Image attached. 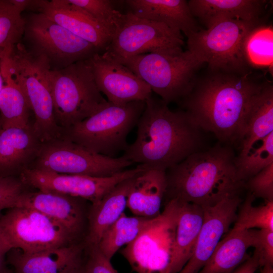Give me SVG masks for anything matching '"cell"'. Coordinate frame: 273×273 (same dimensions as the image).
I'll return each mask as SVG.
<instances>
[{
    "label": "cell",
    "mask_w": 273,
    "mask_h": 273,
    "mask_svg": "<svg viewBox=\"0 0 273 273\" xmlns=\"http://www.w3.org/2000/svg\"><path fill=\"white\" fill-rule=\"evenodd\" d=\"M145 102L136 138L125 150V158L146 170L166 171L201 150L202 130L186 111H172L152 95Z\"/></svg>",
    "instance_id": "obj_1"
},
{
    "label": "cell",
    "mask_w": 273,
    "mask_h": 273,
    "mask_svg": "<svg viewBox=\"0 0 273 273\" xmlns=\"http://www.w3.org/2000/svg\"><path fill=\"white\" fill-rule=\"evenodd\" d=\"M261 84L247 74L220 72L193 87L181 102L202 130L212 133L221 143L240 144L245 115Z\"/></svg>",
    "instance_id": "obj_2"
},
{
    "label": "cell",
    "mask_w": 273,
    "mask_h": 273,
    "mask_svg": "<svg viewBox=\"0 0 273 273\" xmlns=\"http://www.w3.org/2000/svg\"><path fill=\"white\" fill-rule=\"evenodd\" d=\"M235 158L233 148L225 144L192 154L166 170L164 197L204 207L238 195L245 183L238 177Z\"/></svg>",
    "instance_id": "obj_3"
},
{
    "label": "cell",
    "mask_w": 273,
    "mask_h": 273,
    "mask_svg": "<svg viewBox=\"0 0 273 273\" xmlns=\"http://www.w3.org/2000/svg\"><path fill=\"white\" fill-rule=\"evenodd\" d=\"M4 60L34 114L32 127L38 140L42 144L62 137L64 131L54 115L48 61L33 54L21 42L5 55Z\"/></svg>",
    "instance_id": "obj_4"
},
{
    "label": "cell",
    "mask_w": 273,
    "mask_h": 273,
    "mask_svg": "<svg viewBox=\"0 0 273 273\" xmlns=\"http://www.w3.org/2000/svg\"><path fill=\"white\" fill-rule=\"evenodd\" d=\"M146 102L122 105L109 102L96 113L66 129L62 137L93 152L116 157L128 146L127 135L137 125Z\"/></svg>",
    "instance_id": "obj_5"
},
{
    "label": "cell",
    "mask_w": 273,
    "mask_h": 273,
    "mask_svg": "<svg viewBox=\"0 0 273 273\" xmlns=\"http://www.w3.org/2000/svg\"><path fill=\"white\" fill-rule=\"evenodd\" d=\"M50 84L55 120L64 132L108 102L98 88L88 59L51 70Z\"/></svg>",
    "instance_id": "obj_6"
},
{
    "label": "cell",
    "mask_w": 273,
    "mask_h": 273,
    "mask_svg": "<svg viewBox=\"0 0 273 273\" xmlns=\"http://www.w3.org/2000/svg\"><path fill=\"white\" fill-rule=\"evenodd\" d=\"M113 60L129 68L167 104L181 102L189 95L194 73L203 64L188 50L176 56L148 53Z\"/></svg>",
    "instance_id": "obj_7"
},
{
    "label": "cell",
    "mask_w": 273,
    "mask_h": 273,
    "mask_svg": "<svg viewBox=\"0 0 273 273\" xmlns=\"http://www.w3.org/2000/svg\"><path fill=\"white\" fill-rule=\"evenodd\" d=\"M258 24L259 21L221 20L188 35V50L212 70L243 74L247 66L243 42L248 31Z\"/></svg>",
    "instance_id": "obj_8"
},
{
    "label": "cell",
    "mask_w": 273,
    "mask_h": 273,
    "mask_svg": "<svg viewBox=\"0 0 273 273\" xmlns=\"http://www.w3.org/2000/svg\"><path fill=\"white\" fill-rule=\"evenodd\" d=\"M181 32L167 25L139 17L130 12L123 14L104 55L113 59L148 53L176 56L184 51Z\"/></svg>",
    "instance_id": "obj_9"
},
{
    "label": "cell",
    "mask_w": 273,
    "mask_h": 273,
    "mask_svg": "<svg viewBox=\"0 0 273 273\" xmlns=\"http://www.w3.org/2000/svg\"><path fill=\"white\" fill-rule=\"evenodd\" d=\"M0 233L12 249L25 254L82 242L56 220L37 210L23 207L8 209L1 215Z\"/></svg>",
    "instance_id": "obj_10"
},
{
    "label": "cell",
    "mask_w": 273,
    "mask_h": 273,
    "mask_svg": "<svg viewBox=\"0 0 273 273\" xmlns=\"http://www.w3.org/2000/svg\"><path fill=\"white\" fill-rule=\"evenodd\" d=\"M167 201L162 213L153 218L122 251L138 273H171L178 202L176 199Z\"/></svg>",
    "instance_id": "obj_11"
},
{
    "label": "cell",
    "mask_w": 273,
    "mask_h": 273,
    "mask_svg": "<svg viewBox=\"0 0 273 273\" xmlns=\"http://www.w3.org/2000/svg\"><path fill=\"white\" fill-rule=\"evenodd\" d=\"M23 36L33 54L44 57L52 70L60 69L98 53L91 43L41 13L25 18Z\"/></svg>",
    "instance_id": "obj_12"
},
{
    "label": "cell",
    "mask_w": 273,
    "mask_h": 273,
    "mask_svg": "<svg viewBox=\"0 0 273 273\" xmlns=\"http://www.w3.org/2000/svg\"><path fill=\"white\" fill-rule=\"evenodd\" d=\"M32 168L95 177L112 176L133 164L123 156L109 157L99 154L63 137L41 144Z\"/></svg>",
    "instance_id": "obj_13"
},
{
    "label": "cell",
    "mask_w": 273,
    "mask_h": 273,
    "mask_svg": "<svg viewBox=\"0 0 273 273\" xmlns=\"http://www.w3.org/2000/svg\"><path fill=\"white\" fill-rule=\"evenodd\" d=\"M145 169L139 165L107 177L60 174L27 167L20 174L26 186L39 191L82 198L92 204L100 200L117 184Z\"/></svg>",
    "instance_id": "obj_14"
},
{
    "label": "cell",
    "mask_w": 273,
    "mask_h": 273,
    "mask_svg": "<svg viewBox=\"0 0 273 273\" xmlns=\"http://www.w3.org/2000/svg\"><path fill=\"white\" fill-rule=\"evenodd\" d=\"M96 84L108 101L122 105L146 101L152 95L150 87L129 68L104 54L88 59Z\"/></svg>",
    "instance_id": "obj_15"
},
{
    "label": "cell",
    "mask_w": 273,
    "mask_h": 273,
    "mask_svg": "<svg viewBox=\"0 0 273 273\" xmlns=\"http://www.w3.org/2000/svg\"><path fill=\"white\" fill-rule=\"evenodd\" d=\"M87 201L55 193L25 191L17 198L15 207L32 208L41 212L60 223L78 241H83L88 226Z\"/></svg>",
    "instance_id": "obj_16"
},
{
    "label": "cell",
    "mask_w": 273,
    "mask_h": 273,
    "mask_svg": "<svg viewBox=\"0 0 273 273\" xmlns=\"http://www.w3.org/2000/svg\"><path fill=\"white\" fill-rule=\"evenodd\" d=\"M241 202L239 195L225 198L216 205L202 207L204 219L192 255L178 273H199L216 247L235 222Z\"/></svg>",
    "instance_id": "obj_17"
},
{
    "label": "cell",
    "mask_w": 273,
    "mask_h": 273,
    "mask_svg": "<svg viewBox=\"0 0 273 273\" xmlns=\"http://www.w3.org/2000/svg\"><path fill=\"white\" fill-rule=\"evenodd\" d=\"M71 33L93 44L99 53L105 51L111 37L87 12L68 0L36 1L35 9Z\"/></svg>",
    "instance_id": "obj_18"
},
{
    "label": "cell",
    "mask_w": 273,
    "mask_h": 273,
    "mask_svg": "<svg viewBox=\"0 0 273 273\" xmlns=\"http://www.w3.org/2000/svg\"><path fill=\"white\" fill-rule=\"evenodd\" d=\"M86 248L83 241L31 254L12 249L7 254V262L15 273H67L83 263Z\"/></svg>",
    "instance_id": "obj_19"
},
{
    "label": "cell",
    "mask_w": 273,
    "mask_h": 273,
    "mask_svg": "<svg viewBox=\"0 0 273 273\" xmlns=\"http://www.w3.org/2000/svg\"><path fill=\"white\" fill-rule=\"evenodd\" d=\"M41 143L32 126H0V176L14 175L35 157Z\"/></svg>",
    "instance_id": "obj_20"
},
{
    "label": "cell",
    "mask_w": 273,
    "mask_h": 273,
    "mask_svg": "<svg viewBox=\"0 0 273 273\" xmlns=\"http://www.w3.org/2000/svg\"><path fill=\"white\" fill-rule=\"evenodd\" d=\"M134 15L163 23L187 36L198 31L188 1L185 0H127Z\"/></svg>",
    "instance_id": "obj_21"
},
{
    "label": "cell",
    "mask_w": 273,
    "mask_h": 273,
    "mask_svg": "<svg viewBox=\"0 0 273 273\" xmlns=\"http://www.w3.org/2000/svg\"><path fill=\"white\" fill-rule=\"evenodd\" d=\"M136 175L120 182L100 200L91 204L84 239L87 245H98L105 231L124 213Z\"/></svg>",
    "instance_id": "obj_22"
},
{
    "label": "cell",
    "mask_w": 273,
    "mask_h": 273,
    "mask_svg": "<svg viewBox=\"0 0 273 273\" xmlns=\"http://www.w3.org/2000/svg\"><path fill=\"white\" fill-rule=\"evenodd\" d=\"M190 10L208 28L225 19L259 21L267 1L262 0H190Z\"/></svg>",
    "instance_id": "obj_23"
},
{
    "label": "cell",
    "mask_w": 273,
    "mask_h": 273,
    "mask_svg": "<svg viewBox=\"0 0 273 273\" xmlns=\"http://www.w3.org/2000/svg\"><path fill=\"white\" fill-rule=\"evenodd\" d=\"M166 187V171L145 170L135 177L127 197V207L135 216L155 217L160 214Z\"/></svg>",
    "instance_id": "obj_24"
},
{
    "label": "cell",
    "mask_w": 273,
    "mask_h": 273,
    "mask_svg": "<svg viewBox=\"0 0 273 273\" xmlns=\"http://www.w3.org/2000/svg\"><path fill=\"white\" fill-rule=\"evenodd\" d=\"M177 200L178 208L172 247L171 273H178L189 260L204 219L202 206Z\"/></svg>",
    "instance_id": "obj_25"
},
{
    "label": "cell",
    "mask_w": 273,
    "mask_h": 273,
    "mask_svg": "<svg viewBox=\"0 0 273 273\" xmlns=\"http://www.w3.org/2000/svg\"><path fill=\"white\" fill-rule=\"evenodd\" d=\"M273 132V87L262 84L252 97L245 115L240 154L246 153L256 142Z\"/></svg>",
    "instance_id": "obj_26"
},
{
    "label": "cell",
    "mask_w": 273,
    "mask_h": 273,
    "mask_svg": "<svg viewBox=\"0 0 273 273\" xmlns=\"http://www.w3.org/2000/svg\"><path fill=\"white\" fill-rule=\"evenodd\" d=\"M221 239L199 273H231L247 257L253 245L252 231L232 229Z\"/></svg>",
    "instance_id": "obj_27"
},
{
    "label": "cell",
    "mask_w": 273,
    "mask_h": 273,
    "mask_svg": "<svg viewBox=\"0 0 273 273\" xmlns=\"http://www.w3.org/2000/svg\"><path fill=\"white\" fill-rule=\"evenodd\" d=\"M5 56L1 64L4 85L0 93V126H29L30 109L23 92L8 68Z\"/></svg>",
    "instance_id": "obj_28"
},
{
    "label": "cell",
    "mask_w": 273,
    "mask_h": 273,
    "mask_svg": "<svg viewBox=\"0 0 273 273\" xmlns=\"http://www.w3.org/2000/svg\"><path fill=\"white\" fill-rule=\"evenodd\" d=\"M152 218L122 213L103 233L98 245L100 250L111 260L122 246L133 242Z\"/></svg>",
    "instance_id": "obj_29"
},
{
    "label": "cell",
    "mask_w": 273,
    "mask_h": 273,
    "mask_svg": "<svg viewBox=\"0 0 273 273\" xmlns=\"http://www.w3.org/2000/svg\"><path fill=\"white\" fill-rule=\"evenodd\" d=\"M242 52L247 66L272 70V27L258 24L251 28L244 39Z\"/></svg>",
    "instance_id": "obj_30"
},
{
    "label": "cell",
    "mask_w": 273,
    "mask_h": 273,
    "mask_svg": "<svg viewBox=\"0 0 273 273\" xmlns=\"http://www.w3.org/2000/svg\"><path fill=\"white\" fill-rule=\"evenodd\" d=\"M239 179L245 181L273 163V132L258 141L245 153L236 156Z\"/></svg>",
    "instance_id": "obj_31"
},
{
    "label": "cell",
    "mask_w": 273,
    "mask_h": 273,
    "mask_svg": "<svg viewBox=\"0 0 273 273\" xmlns=\"http://www.w3.org/2000/svg\"><path fill=\"white\" fill-rule=\"evenodd\" d=\"M23 11L12 0H0V51H10L23 36Z\"/></svg>",
    "instance_id": "obj_32"
},
{
    "label": "cell",
    "mask_w": 273,
    "mask_h": 273,
    "mask_svg": "<svg viewBox=\"0 0 273 273\" xmlns=\"http://www.w3.org/2000/svg\"><path fill=\"white\" fill-rule=\"evenodd\" d=\"M254 197L250 193L237 215L233 229L241 230H268L273 231V201L254 206Z\"/></svg>",
    "instance_id": "obj_33"
},
{
    "label": "cell",
    "mask_w": 273,
    "mask_h": 273,
    "mask_svg": "<svg viewBox=\"0 0 273 273\" xmlns=\"http://www.w3.org/2000/svg\"><path fill=\"white\" fill-rule=\"evenodd\" d=\"M87 12L110 35L111 38L117 29L123 14L114 8L109 0H68Z\"/></svg>",
    "instance_id": "obj_34"
},
{
    "label": "cell",
    "mask_w": 273,
    "mask_h": 273,
    "mask_svg": "<svg viewBox=\"0 0 273 273\" xmlns=\"http://www.w3.org/2000/svg\"><path fill=\"white\" fill-rule=\"evenodd\" d=\"M247 180V186L254 197L273 201V163Z\"/></svg>",
    "instance_id": "obj_35"
},
{
    "label": "cell",
    "mask_w": 273,
    "mask_h": 273,
    "mask_svg": "<svg viewBox=\"0 0 273 273\" xmlns=\"http://www.w3.org/2000/svg\"><path fill=\"white\" fill-rule=\"evenodd\" d=\"M26 185L20 177L0 176V214L5 209L15 207L18 196Z\"/></svg>",
    "instance_id": "obj_36"
},
{
    "label": "cell",
    "mask_w": 273,
    "mask_h": 273,
    "mask_svg": "<svg viewBox=\"0 0 273 273\" xmlns=\"http://www.w3.org/2000/svg\"><path fill=\"white\" fill-rule=\"evenodd\" d=\"M253 247L258 255L260 266L273 265V231L268 230L252 229Z\"/></svg>",
    "instance_id": "obj_37"
},
{
    "label": "cell",
    "mask_w": 273,
    "mask_h": 273,
    "mask_svg": "<svg viewBox=\"0 0 273 273\" xmlns=\"http://www.w3.org/2000/svg\"><path fill=\"white\" fill-rule=\"evenodd\" d=\"M110 261L98 245H86L84 264L87 273H117Z\"/></svg>",
    "instance_id": "obj_38"
},
{
    "label": "cell",
    "mask_w": 273,
    "mask_h": 273,
    "mask_svg": "<svg viewBox=\"0 0 273 273\" xmlns=\"http://www.w3.org/2000/svg\"><path fill=\"white\" fill-rule=\"evenodd\" d=\"M259 266L258 255L254 251L251 256L248 257L231 273H255Z\"/></svg>",
    "instance_id": "obj_39"
},
{
    "label": "cell",
    "mask_w": 273,
    "mask_h": 273,
    "mask_svg": "<svg viewBox=\"0 0 273 273\" xmlns=\"http://www.w3.org/2000/svg\"><path fill=\"white\" fill-rule=\"evenodd\" d=\"M12 248L0 233V272L6 266V257Z\"/></svg>",
    "instance_id": "obj_40"
},
{
    "label": "cell",
    "mask_w": 273,
    "mask_h": 273,
    "mask_svg": "<svg viewBox=\"0 0 273 273\" xmlns=\"http://www.w3.org/2000/svg\"><path fill=\"white\" fill-rule=\"evenodd\" d=\"M12 51V50H11ZM0 51V93L3 88L4 85V79L2 70V61L3 57L8 53L11 51Z\"/></svg>",
    "instance_id": "obj_41"
},
{
    "label": "cell",
    "mask_w": 273,
    "mask_h": 273,
    "mask_svg": "<svg viewBox=\"0 0 273 273\" xmlns=\"http://www.w3.org/2000/svg\"><path fill=\"white\" fill-rule=\"evenodd\" d=\"M84 261L80 265L73 269L67 273H87L84 267Z\"/></svg>",
    "instance_id": "obj_42"
},
{
    "label": "cell",
    "mask_w": 273,
    "mask_h": 273,
    "mask_svg": "<svg viewBox=\"0 0 273 273\" xmlns=\"http://www.w3.org/2000/svg\"><path fill=\"white\" fill-rule=\"evenodd\" d=\"M262 267L261 273H273V265L267 264Z\"/></svg>",
    "instance_id": "obj_43"
},
{
    "label": "cell",
    "mask_w": 273,
    "mask_h": 273,
    "mask_svg": "<svg viewBox=\"0 0 273 273\" xmlns=\"http://www.w3.org/2000/svg\"><path fill=\"white\" fill-rule=\"evenodd\" d=\"M0 273H15L14 270H12L8 268L6 266L1 272Z\"/></svg>",
    "instance_id": "obj_44"
}]
</instances>
